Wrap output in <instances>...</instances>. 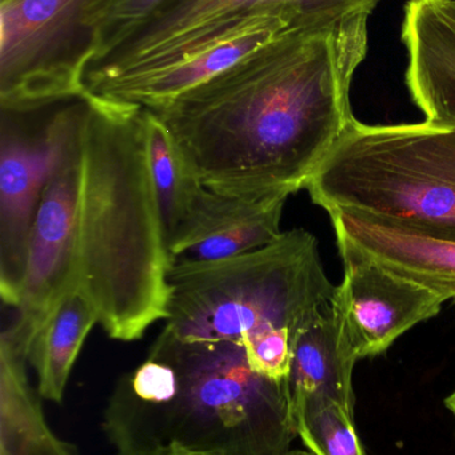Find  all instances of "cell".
Instances as JSON below:
<instances>
[{
	"label": "cell",
	"mask_w": 455,
	"mask_h": 455,
	"mask_svg": "<svg viewBox=\"0 0 455 455\" xmlns=\"http://www.w3.org/2000/svg\"><path fill=\"white\" fill-rule=\"evenodd\" d=\"M371 13L290 29L150 111L206 188L290 196L306 189L354 116L350 90L368 55Z\"/></svg>",
	"instance_id": "6da1fadb"
},
{
	"label": "cell",
	"mask_w": 455,
	"mask_h": 455,
	"mask_svg": "<svg viewBox=\"0 0 455 455\" xmlns=\"http://www.w3.org/2000/svg\"><path fill=\"white\" fill-rule=\"evenodd\" d=\"M103 430L117 455H274L298 437L288 379L256 373L240 341L165 331L118 382Z\"/></svg>",
	"instance_id": "7a4b0ae2"
},
{
	"label": "cell",
	"mask_w": 455,
	"mask_h": 455,
	"mask_svg": "<svg viewBox=\"0 0 455 455\" xmlns=\"http://www.w3.org/2000/svg\"><path fill=\"white\" fill-rule=\"evenodd\" d=\"M77 291L118 341L167 320L170 254L147 162L144 111L85 93Z\"/></svg>",
	"instance_id": "3957f363"
},
{
	"label": "cell",
	"mask_w": 455,
	"mask_h": 455,
	"mask_svg": "<svg viewBox=\"0 0 455 455\" xmlns=\"http://www.w3.org/2000/svg\"><path fill=\"white\" fill-rule=\"evenodd\" d=\"M306 189L329 215L454 240L455 123L371 125L353 116Z\"/></svg>",
	"instance_id": "277c9868"
},
{
	"label": "cell",
	"mask_w": 455,
	"mask_h": 455,
	"mask_svg": "<svg viewBox=\"0 0 455 455\" xmlns=\"http://www.w3.org/2000/svg\"><path fill=\"white\" fill-rule=\"evenodd\" d=\"M163 331L181 341H240L288 328L296 331L336 293L318 240L293 229L254 251L216 261H175Z\"/></svg>",
	"instance_id": "5b68a950"
},
{
	"label": "cell",
	"mask_w": 455,
	"mask_h": 455,
	"mask_svg": "<svg viewBox=\"0 0 455 455\" xmlns=\"http://www.w3.org/2000/svg\"><path fill=\"white\" fill-rule=\"evenodd\" d=\"M95 0L0 2V106L37 111L85 96L95 56L85 18Z\"/></svg>",
	"instance_id": "8992f818"
},
{
	"label": "cell",
	"mask_w": 455,
	"mask_h": 455,
	"mask_svg": "<svg viewBox=\"0 0 455 455\" xmlns=\"http://www.w3.org/2000/svg\"><path fill=\"white\" fill-rule=\"evenodd\" d=\"M85 95L56 111L58 149L29 235L20 299L12 310L13 331L31 347L35 334L67 296L77 291V220L82 183V125Z\"/></svg>",
	"instance_id": "52a82bcc"
},
{
	"label": "cell",
	"mask_w": 455,
	"mask_h": 455,
	"mask_svg": "<svg viewBox=\"0 0 455 455\" xmlns=\"http://www.w3.org/2000/svg\"><path fill=\"white\" fill-rule=\"evenodd\" d=\"M379 0H171L114 50L91 61L85 90L167 66L216 39L251 16L277 12L297 26L334 20L371 11Z\"/></svg>",
	"instance_id": "ba28073f"
},
{
	"label": "cell",
	"mask_w": 455,
	"mask_h": 455,
	"mask_svg": "<svg viewBox=\"0 0 455 455\" xmlns=\"http://www.w3.org/2000/svg\"><path fill=\"white\" fill-rule=\"evenodd\" d=\"M342 261L344 278L330 307L339 337L357 361L384 355L406 331L438 315L446 302L370 259Z\"/></svg>",
	"instance_id": "9c48e42d"
},
{
	"label": "cell",
	"mask_w": 455,
	"mask_h": 455,
	"mask_svg": "<svg viewBox=\"0 0 455 455\" xmlns=\"http://www.w3.org/2000/svg\"><path fill=\"white\" fill-rule=\"evenodd\" d=\"M55 115L39 133H29L15 114L2 109L0 132V296L16 307L26 272L29 235L55 162Z\"/></svg>",
	"instance_id": "30bf717a"
},
{
	"label": "cell",
	"mask_w": 455,
	"mask_h": 455,
	"mask_svg": "<svg viewBox=\"0 0 455 455\" xmlns=\"http://www.w3.org/2000/svg\"><path fill=\"white\" fill-rule=\"evenodd\" d=\"M296 28L304 27L297 26L282 13H258L174 63L93 85L85 93L114 103L157 108L234 66L270 40Z\"/></svg>",
	"instance_id": "8fae6325"
},
{
	"label": "cell",
	"mask_w": 455,
	"mask_h": 455,
	"mask_svg": "<svg viewBox=\"0 0 455 455\" xmlns=\"http://www.w3.org/2000/svg\"><path fill=\"white\" fill-rule=\"evenodd\" d=\"M288 196L240 197L198 189L167 241L171 262L216 261L277 240Z\"/></svg>",
	"instance_id": "7c38bea8"
},
{
	"label": "cell",
	"mask_w": 455,
	"mask_h": 455,
	"mask_svg": "<svg viewBox=\"0 0 455 455\" xmlns=\"http://www.w3.org/2000/svg\"><path fill=\"white\" fill-rule=\"evenodd\" d=\"M341 257H360L455 302V238L353 215L330 213Z\"/></svg>",
	"instance_id": "4fadbf2b"
},
{
	"label": "cell",
	"mask_w": 455,
	"mask_h": 455,
	"mask_svg": "<svg viewBox=\"0 0 455 455\" xmlns=\"http://www.w3.org/2000/svg\"><path fill=\"white\" fill-rule=\"evenodd\" d=\"M401 37L411 100L427 120L455 123V0H409Z\"/></svg>",
	"instance_id": "5bb4252c"
},
{
	"label": "cell",
	"mask_w": 455,
	"mask_h": 455,
	"mask_svg": "<svg viewBox=\"0 0 455 455\" xmlns=\"http://www.w3.org/2000/svg\"><path fill=\"white\" fill-rule=\"evenodd\" d=\"M357 363L339 337L330 305L317 310L294 334L288 374L293 405L318 395L353 409V371Z\"/></svg>",
	"instance_id": "9a60e30c"
},
{
	"label": "cell",
	"mask_w": 455,
	"mask_h": 455,
	"mask_svg": "<svg viewBox=\"0 0 455 455\" xmlns=\"http://www.w3.org/2000/svg\"><path fill=\"white\" fill-rule=\"evenodd\" d=\"M26 357L0 347V455H79L48 427Z\"/></svg>",
	"instance_id": "2e32d148"
},
{
	"label": "cell",
	"mask_w": 455,
	"mask_h": 455,
	"mask_svg": "<svg viewBox=\"0 0 455 455\" xmlns=\"http://www.w3.org/2000/svg\"><path fill=\"white\" fill-rule=\"evenodd\" d=\"M95 323L93 307L77 291L67 294L45 318L28 353L40 397L55 403L63 401L75 361Z\"/></svg>",
	"instance_id": "e0dca14e"
},
{
	"label": "cell",
	"mask_w": 455,
	"mask_h": 455,
	"mask_svg": "<svg viewBox=\"0 0 455 455\" xmlns=\"http://www.w3.org/2000/svg\"><path fill=\"white\" fill-rule=\"evenodd\" d=\"M147 162L165 229L166 243L183 220L202 184L192 175L183 155L159 117L143 108Z\"/></svg>",
	"instance_id": "ac0fdd59"
},
{
	"label": "cell",
	"mask_w": 455,
	"mask_h": 455,
	"mask_svg": "<svg viewBox=\"0 0 455 455\" xmlns=\"http://www.w3.org/2000/svg\"><path fill=\"white\" fill-rule=\"evenodd\" d=\"M297 432L314 455H366L354 424V409L331 398H302L294 403Z\"/></svg>",
	"instance_id": "d6986e66"
},
{
	"label": "cell",
	"mask_w": 455,
	"mask_h": 455,
	"mask_svg": "<svg viewBox=\"0 0 455 455\" xmlns=\"http://www.w3.org/2000/svg\"><path fill=\"white\" fill-rule=\"evenodd\" d=\"M168 2L171 0H95L85 18L95 42V56L91 61L114 50Z\"/></svg>",
	"instance_id": "ffe728a7"
},
{
	"label": "cell",
	"mask_w": 455,
	"mask_h": 455,
	"mask_svg": "<svg viewBox=\"0 0 455 455\" xmlns=\"http://www.w3.org/2000/svg\"><path fill=\"white\" fill-rule=\"evenodd\" d=\"M294 331L288 328L267 329L240 339L251 368L277 381L288 379L293 357Z\"/></svg>",
	"instance_id": "44dd1931"
},
{
	"label": "cell",
	"mask_w": 455,
	"mask_h": 455,
	"mask_svg": "<svg viewBox=\"0 0 455 455\" xmlns=\"http://www.w3.org/2000/svg\"><path fill=\"white\" fill-rule=\"evenodd\" d=\"M173 455H210V454H198V453H174ZM274 455H314L310 453L309 451H297V449H290V451H285V453L274 454Z\"/></svg>",
	"instance_id": "7402d4cb"
},
{
	"label": "cell",
	"mask_w": 455,
	"mask_h": 455,
	"mask_svg": "<svg viewBox=\"0 0 455 455\" xmlns=\"http://www.w3.org/2000/svg\"><path fill=\"white\" fill-rule=\"evenodd\" d=\"M445 405L446 408H448L449 411H451V413L453 414V417L455 419V389L454 392L451 393V395H449L448 398H446Z\"/></svg>",
	"instance_id": "603a6c76"
},
{
	"label": "cell",
	"mask_w": 455,
	"mask_h": 455,
	"mask_svg": "<svg viewBox=\"0 0 455 455\" xmlns=\"http://www.w3.org/2000/svg\"><path fill=\"white\" fill-rule=\"evenodd\" d=\"M0 2H3V0H0Z\"/></svg>",
	"instance_id": "cb8c5ba5"
}]
</instances>
